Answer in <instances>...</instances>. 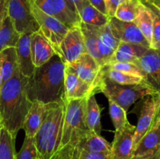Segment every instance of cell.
I'll return each instance as SVG.
<instances>
[{
	"label": "cell",
	"instance_id": "6da1fadb",
	"mask_svg": "<svg viewBox=\"0 0 160 159\" xmlns=\"http://www.w3.org/2000/svg\"><path fill=\"white\" fill-rule=\"evenodd\" d=\"M66 64L55 55L48 62L36 67L34 74L28 79L26 92L31 102L43 104L66 101L64 93V74Z\"/></svg>",
	"mask_w": 160,
	"mask_h": 159
},
{
	"label": "cell",
	"instance_id": "7a4b0ae2",
	"mask_svg": "<svg viewBox=\"0 0 160 159\" xmlns=\"http://www.w3.org/2000/svg\"><path fill=\"white\" fill-rule=\"evenodd\" d=\"M28 78L17 72L3 84L0 90V118L2 127L16 139L23 129L25 118L32 102L26 92Z\"/></svg>",
	"mask_w": 160,
	"mask_h": 159
},
{
	"label": "cell",
	"instance_id": "3957f363",
	"mask_svg": "<svg viewBox=\"0 0 160 159\" xmlns=\"http://www.w3.org/2000/svg\"><path fill=\"white\" fill-rule=\"evenodd\" d=\"M66 101L48 104L46 115L34 137L39 159H50L60 147Z\"/></svg>",
	"mask_w": 160,
	"mask_h": 159
},
{
	"label": "cell",
	"instance_id": "277c9868",
	"mask_svg": "<svg viewBox=\"0 0 160 159\" xmlns=\"http://www.w3.org/2000/svg\"><path fill=\"white\" fill-rule=\"evenodd\" d=\"M86 52L96 60L100 66L106 65L117 50L120 41L111 31L109 23L102 26L80 23Z\"/></svg>",
	"mask_w": 160,
	"mask_h": 159
},
{
	"label": "cell",
	"instance_id": "5b68a950",
	"mask_svg": "<svg viewBox=\"0 0 160 159\" xmlns=\"http://www.w3.org/2000/svg\"><path fill=\"white\" fill-rule=\"evenodd\" d=\"M98 91L104 94L108 100H111L128 112L129 108L135 101L148 95L158 94L157 92L146 83L139 84H120L106 77L100 70V80Z\"/></svg>",
	"mask_w": 160,
	"mask_h": 159
},
{
	"label": "cell",
	"instance_id": "8992f818",
	"mask_svg": "<svg viewBox=\"0 0 160 159\" xmlns=\"http://www.w3.org/2000/svg\"><path fill=\"white\" fill-rule=\"evenodd\" d=\"M86 101L87 98L66 101L60 147L69 143L73 147L81 139L90 132L85 120Z\"/></svg>",
	"mask_w": 160,
	"mask_h": 159
},
{
	"label": "cell",
	"instance_id": "52a82bcc",
	"mask_svg": "<svg viewBox=\"0 0 160 159\" xmlns=\"http://www.w3.org/2000/svg\"><path fill=\"white\" fill-rule=\"evenodd\" d=\"M31 11L40 27L41 32L48 40L57 55H60L61 42L70 28L58 19L42 12L32 1Z\"/></svg>",
	"mask_w": 160,
	"mask_h": 159
},
{
	"label": "cell",
	"instance_id": "ba28073f",
	"mask_svg": "<svg viewBox=\"0 0 160 159\" xmlns=\"http://www.w3.org/2000/svg\"><path fill=\"white\" fill-rule=\"evenodd\" d=\"M32 0H8V16L20 34L34 33L40 27L31 11Z\"/></svg>",
	"mask_w": 160,
	"mask_h": 159
},
{
	"label": "cell",
	"instance_id": "9c48e42d",
	"mask_svg": "<svg viewBox=\"0 0 160 159\" xmlns=\"http://www.w3.org/2000/svg\"><path fill=\"white\" fill-rule=\"evenodd\" d=\"M45 13L58 19L69 28L81 23L78 14L71 9L66 0H32Z\"/></svg>",
	"mask_w": 160,
	"mask_h": 159
},
{
	"label": "cell",
	"instance_id": "30bf717a",
	"mask_svg": "<svg viewBox=\"0 0 160 159\" xmlns=\"http://www.w3.org/2000/svg\"><path fill=\"white\" fill-rule=\"evenodd\" d=\"M59 49V58L66 65L75 62L81 56L87 53L80 25L69 29L61 42Z\"/></svg>",
	"mask_w": 160,
	"mask_h": 159
},
{
	"label": "cell",
	"instance_id": "8fae6325",
	"mask_svg": "<svg viewBox=\"0 0 160 159\" xmlns=\"http://www.w3.org/2000/svg\"><path fill=\"white\" fill-rule=\"evenodd\" d=\"M66 65L70 67L77 76L92 87L94 94L98 93V86L100 80L101 66L94 58L85 53L75 62Z\"/></svg>",
	"mask_w": 160,
	"mask_h": 159
},
{
	"label": "cell",
	"instance_id": "7c38bea8",
	"mask_svg": "<svg viewBox=\"0 0 160 159\" xmlns=\"http://www.w3.org/2000/svg\"><path fill=\"white\" fill-rule=\"evenodd\" d=\"M109 25L113 35L120 41L138 44L150 48L149 43L134 22L122 21L113 17L109 18Z\"/></svg>",
	"mask_w": 160,
	"mask_h": 159
},
{
	"label": "cell",
	"instance_id": "4fadbf2b",
	"mask_svg": "<svg viewBox=\"0 0 160 159\" xmlns=\"http://www.w3.org/2000/svg\"><path fill=\"white\" fill-rule=\"evenodd\" d=\"M137 65L143 71L147 84L160 96V51L149 48L138 59Z\"/></svg>",
	"mask_w": 160,
	"mask_h": 159
},
{
	"label": "cell",
	"instance_id": "5bb4252c",
	"mask_svg": "<svg viewBox=\"0 0 160 159\" xmlns=\"http://www.w3.org/2000/svg\"><path fill=\"white\" fill-rule=\"evenodd\" d=\"M159 104V97L157 94L145 97L142 107L141 108L138 121L137 126H135V131L134 133V147L151 127L156 118V111Z\"/></svg>",
	"mask_w": 160,
	"mask_h": 159
},
{
	"label": "cell",
	"instance_id": "9a60e30c",
	"mask_svg": "<svg viewBox=\"0 0 160 159\" xmlns=\"http://www.w3.org/2000/svg\"><path fill=\"white\" fill-rule=\"evenodd\" d=\"M135 126L128 123L120 133H115L111 143L110 159H131L134 152Z\"/></svg>",
	"mask_w": 160,
	"mask_h": 159
},
{
	"label": "cell",
	"instance_id": "2e32d148",
	"mask_svg": "<svg viewBox=\"0 0 160 159\" xmlns=\"http://www.w3.org/2000/svg\"><path fill=\"white\" fill-rule=\"evenodd\" d=\"M64 93L66 101L88 98L94 94L92 87L77 76L67 65L64 74Z\"/></svg>",
	"mask_w": 160,
	"mask_h": 159
},
{
	"label": "cell",
	"instance_id": "e0dca14e",
	"mask_svg": "<svg viewBox=\"0 0 160 159\" xmlns=\"http://www.w3.org/2000/svg\"><path fill=\"white\" fill-rule=\"evenodd\" d=\"M33 33L20 34L16 46L19 72L25 78L30 79L34 74V67L31 59V41Z\"/></svg>",
	"mask_w": 160,
	"mask_h": 159
},
{
	"label": "cell",
	"instance_id": "ac0fdd59",
	"mask_svg": "<svg viewBox=\"0 0 160 159\" xmlns=\"http://www.w3.org/2000/svg\"><path fill=\"white\" fill-rule=\"evenodd\" d=\"M31 59L34 67H39L48 62L55 55L54 49L41 31L33 33L31 41Z\"/></svg>",
	"mask_w": 160,
	"mask_h": 159
},
{
	"label": "cell",
	"instance_id": "d6986e66",
	"mask_svg": "<svg viewBox=\"0 0 160 159\" xmlns=\"http://www.w3.org/2000/svg\"><path fill=\"white\" fill-rule=\"evenodd\" d=\"M160 148V118L156 117L151 127L135 145L133 156L149 154Z\"/></svg>",
	"mask_w": 160,
	"mask_h": 159
},
{
	"label": "cell",
	"instance_id": "ffe728a7",
	"mask_svg": "<svg viewBox=\"0 0 160 159\" xmlns=\"http://www.w3.org/2000/svg\"><path fill=\"white\" fill-rule=\"evenodd\" d=\"M48 104H43L38 101L32 102L23 123L25 137L34 138L38 131L48 110Z\"/></svg>",
	"mask_w": 160,
	"mask_h": 159
},
{
	"label": "cell",
	"instance_id": "44dd1931",
	"mask_svg": "<svg viewBox=\"0 0 160 159\" xmlns=\"http://www.w3.org/2000/svg\"><path fill=\"white\" fill-rule=\"evenodd\" d=\"M75 12L81 23L95 26H102L109 23V17L94 7L88 0H82L76 6Z\"/></svg>",
	"mask_w": 160,
	"mask_h": 159
},
{
	"label": "cell",
	"instance_id": "7402d4cb",
	"mask_svg": "<svg viewBox=\"0 0 160 159\" xmlns=\"http://www.w3.org/2000/svg\"><path fill=\"white\" fill-rule=\"evenodd\" d=\"M74 152L79 151H85L88 152H110L111 144L101 137L95 132H90L84 136L73 147Z\"/></svg>",
	"mask_w": 160,
	"mask_h": 159
},
{
	"label": "cell",
	"instance_id": "603a6c76",
	"mask_svg": "<svg viewBox=\"0 0 160 159\" xmlns=\"http://www.w3.org/2000/svg\"><path fill=\"white\" fill-rule=\"evenodd\" d=\"M102 109L103 108L100 107L97 102L95 94L91 95L87 98L85 110L86 124L89 130L97 135H101V112Z\"/></svg>",
	"mask_w": 160,
	"mask_h": 159
},
{
	"label": "cell",
	"instance_id": "cb8c5ba5",
	"mask_svg": "<svg viewBox=\"0 0 160 159\" xmlns=\"http://www.w3.org/2000/svg\"><path fill=\"white\" fill-rule=\"evenodd\" d=\"M19 71L16 48H8L0 51V73L3 83Z\"/></svg>",
	"mask_w": 160,
	"mask_h": 159
},
{
	"label": "cell",
	"instance_id": "d4e9b609",
	"mask_svg": "<svg viewBox=\"0 0 160 159\" xmlns=\"http://www.w3.org/2000/svg\"><path fill=\"white\" fill-rule=\"evenodd\" d=\"M20 36L7 14L0 26V51L8 48H16Z\"/></svg>",
	"mask_w": 160,
	"mask_h": 159
},
{
	"label": "cell",
	"instance_id": "484cf974",
	"mask_svg": "<svg viewBox=\"0 0 160 159\" xmlns=\"http://www.w3.org/2000/svg\"><path fill=\"white\" fill-rule=\"evenodd\" d=\"M140 6H139L138 13L137 17L134 20V23L137 25L144 37H145L149 45H151L152 39V31H153V20L152 17L151 12L148 10V8L142 3L140 1Z\"/></svg>",
	"mask_w": 160,
	"mask_h": 159
},
{
	"label": "cell",
	"instance_id": "4316f807",
	"mask_svg": "<svg viewBox=\"0 0 160 159\" xmlns=\"http://www.w3.org/2000/svg\"><path fill=\"white\" fill-rule=\"evenodd\" d=\"M101 72L106 77L109 78V80H111L113 82L120 84L133 85V84L146 83V81L143 78L134 76V75L128 74V73L118 71V70H115L106 65L101 67Z\"/></svg>",
	"mask_w": 160,
	"mask_h": 159
},
{
	"label": "cell",
	"instance_id": "83f0119b",
	"mask_svg": "<svg viewBox=\"0 0 160 159\" xmlns=\"http://www.w3.org/2000/svg\"><path fill=\"white\" fill-rule=\"evenodd\" d=\"M140 0H123L116 9L114 17L125 22H134L138 13Z\"/></svg>",
	"mask_w": 160,
	"mask_h": 159
},
{
	"label": "cell",
	"instance_id": "f1b7e54d",
	"mask_svg": "<svg viewBox=\"0 0 160 159\" xmlns=\"http://www.w3.org/2000/svg\"><path fill=\"white\" fill-rule=\"evenodd\" d=\"M151 12L153 20L152 39L150 48L160 51V9L149 0H140Z\"/></svg>",
	"mask_w": 160,
	"mask_h": 159
},
{
	"label": "cell",
	"instance_id": "f546056e",
	"mask_svg": "<svg viewBox=\"0 0 160 159\" xmlns=\"http://www.w3.org/2000/svg\"><path fill=\"white\" fill-rule=\"evenodd\" d=\"M16 139L2 126L0 129V159H15Z\"/></svg>",
	"mask_w": 160,
	"mask_h": 159
},
{
	"label": "cell",
	"instance_id": "4dcf8cb0",
	"mask_svg": "<svg viewBox=\"0 0 160 159\" xmlns=\"http://www.w3.org/2000/svg\"><path fill=\"white\" fill-rule=\"evenodd\" d=\"M108 101H109V115L115 128V133H120L123 130L126 125L129 123L127 118V112L123 108L111 100Z\"/></svg>",
	"mask_w": 160,
	"mask_h": 159
},
{
	"label": "cell",
	"instance_id": "1f68e13d",
	"mask_svg": "<svg viewBox=\"0 0 160 159\" xmlns=\"http://www.w3.org/2000/svg\"><path fill=\"white\" fill-rule=\"evenodd\" d=\"M15 159H39L34 138L25 137L23 143Z\"/></svg>",
	"mask_w": 160,
	"mask_h": 159
},
{
	"label": "cell",
	"instance_id": "d6a6232c",
	"mask_svg": "<svg viewBox=\"0 0 160 159\" xmlns=\"http://www.w3.org/2000/svg\"><path fill=\"white\" fill-rule=\"evenodd\" d=\"M148 49H149V48H147V47L143 46L142 45L123 41L120 42L117 48V51L126 53V54L134 56L137 59H139L142 55H144Z\"/></svg>",
	"mask_w": 160,
	"mask_h": 159
},
{
	"label": "cell",
	"instance_id": "836d02e7",
	"mask_svg": "<svg viewBox=\"0 0 160 159\" xmlns=\"http://www.w3.org/2000/svg\"><path fill=\"white\" fill-rule=\"evenodd\" d=\"M106 65L115 70H118V71L123 72V73H128V74L139 76V77H142L145 80V74H144L143 71L135 63H131V62H116V63L109 64V65Z\"/></svg>",
	"mask_w": 160,
	"mask_h": 159
},
{
	"label": "cell",
	"instance_id": "e575fe53",
	"mask_svg": "<svg viewBox=\"0 0 160 159\" xmlns=\"http://www.w3.org/2000/svg\"><path fill=\"white\" fill-rule=\"evenodd\" d=\"M50 159H77L74 154V150L70 144H66L60 147Z\"/></svg>",
	"mask_w": 160,
	"mask_h": 159
},
{
	"label": "cell",
	"instance_id": "d590c367",
	"mask_svg": "<svg viewBox=\"0 0 160 159\" xmlns=\"http://www.w3.org/2000/svg\"><path fill=\"white\" fill-rule=\"evenodd\" d=\"M77 159H110V152H88L79 151L74 152Z\"/></svg>",
	"mask_w": 160,
	"mask_h": 159
},
{
	"label": "cell",
	"instance_id": "8d00e7d4",
	"mask_svg": "<svg viewBox=\"0 0 160 159\" xmlns=\"http://www.w3.org/2000/svg\"><path fill=\"white\" fill-rule=\"evenodd\" d=\"M104 1L107 10V15L109 18H111L114 17L116 9L123 0H104Z\"/></svg>",
	"mask_w": 160,
	"mask_h": 159
},
{
	"label": "cell",
	"instance_id": "74e56055",
	"mask_svg": "<svg viewBox=\"0 0 160 159\" xmlns=\"http://www.w3.org/2000/svg\"><path fill=\"white\" fill-rule=\"evenodd\" d=\"M88 1L98 10H99L100 12H102L105 15H107V10H106V4H105L104 0H88Z\"/></svg>",
	"mask_w": 160,
	"mask_h": 159
},
{
	"label": "cell",
	"instance_id": "f35d334b",
	"mask_svg": "<svg viewBox=\"0 0 160 159\" xmlns=\"http://www.w3.org/2000/svg\"><path fill=\"white\" fill-rule=\"evenodd\" d=\"M7 7L8 0H0V26L6 16L8 14Z\"/></svg>",
	"mask_w": 160,
	"mask_h": 159
},
{
	"label": "cell",
	"instance_id": "ab89813d",
	"mask_svg": "<svg viewBox=\"0 0 160 159\" xmlns=\"http://www.w3.org/2000/svg\"><path fill=\"white\" fill-rule=\"evenodd\" d=\"M160 156V148L153 151V152L149 153V154H145L142 156H133L131 159H158Z\"/></svg>",
	"mask_w": 160,
	"mask_h": 159
},
{
	"label": "cell",
	"instance_id": "60d3db41",
	"mask_svg": "<svg viewBox=\"0 0 160 159\" xmlns=\"http://www.w3.org/2000/svg\"><path fill=\"white\" fill-rule=\"evenodd\" d=\"M66 1L68 2V4L70 5V6L71 7V9L75 12V9H76L77 5H78L80 2L82 1V0H66Z\"/></svg>",
	"mask_w": 160,
	"mask_h": 159
},
{
	"label": "cell",
	"instance_id": "b9f144b4",
	"mask_svg": "<svg viewBox=\"0 0 160 159\" xmlns=\"http://www.w3.org/2000/svg\"><path fill=\"white\" fill-rule=\"evenodd\" d=\"M158 97H159V105H158V108H157V111H156V117H157V118H160V96L159 94H157Z\"/></svg>",
	"mask_w": 160,
	"mask_h": 159
},
{
	"label": "cell",
	"instance_id": "7bdbcfd3",
	"mask_svg": "<svg viewBox=\"0 0 160 159\" xmlns=\"http://www.w3.org/2000/svg\"><path fill=\"white\" fill-rule=\"evenodd\" d=\"M149 1L152 2L153 4L156 5V6L160 9V0H149Z\"/></svg>",
	"mask_w": 160,
	"mask_h": 159
},
{
	"label": "cell",
	"instance_id": "ee69618b",
	"mask_svg": "<svg viewBox=\"0 0 160 159\" xmlns=\"http://www.w3.org/2000/svg\"><path fill=\"white\" fill-rule=\"evenodd\" d=\"M3 84H4V83H3V80H2V75H1V73H0V90H1V89H2V87Z\"/></svg>",
	"mask_w": 160,
	"mask_h": 159
},
{
	"label": "cell",
	"instance_id": "f6af8a7d",
	"mask_svg": "<svg viewBox=\"0 0 160 159\" xmlns=\"http://www.w3.org/2000/svg\"><path fill=\"white\" fill-rule=\"evenodd\" d=\"M2 127V124H1V118H0V129H1Z\"/></svg>",
	"mask_w": 160,
	"mask_h": 159
},
{
	"label": "cell",
	"instance_id": "bcb514c9",
	"mask_svg": "<svg viewBox=\"0 0 160 159\" xmlns=\"http://www.w3.org/2000/svg\"><path fill=\"white\" fill-rule=\"evenodd\" d=\"M158 159H160V156H159V158H158Z\"/></svg>",
	"mask_w": 160,
	"mask_h": 159
}]
</instances>
